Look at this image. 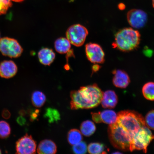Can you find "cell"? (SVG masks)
<instances>
[{"mask_svg": "<svg viewBox=\"0 0 154 154\" xmlns=\"http://www.w3.org/2000/svg\"><path fill=\"white\" fill-rule=\"evenodd\" d=\"M103 92L97 84L81 87L78 90L71 91V109H91L101 103Z\"/></svg>", "mask_w": 154, "mask_h": 154, "instance_id": "1", "label": "cell"}, {"mask_svg": "<svg viewBox=\"0 0 154 154\" xmlns=\"http://www.w3.org/2000/svg\"><path fill=\"white\" fill-rule=\"evenodd\" d=\"M113 48L123 52H129L137 49L140 41V35L138 31L131 28L121 29L115 35Z\"/></svg>", "mask_w": 154, "mask_h": 154, "instance_id": "2", "label": "cell"}, {"mask_svg": "<svg viewBox=\"0 0 154 154\" xmlns=\"http://www.w3.org/2000/svg\"><path fill=\"white\" fill-rule=\"evenodd\" d=\"M117 122L131 134H133L142 127L145 126L144 118L137 112L127 110L117 114Z\"/></svg>", "mask_w": 154, "mask_h": 154, "instance_id": "3", "label": "cell"}, {"mask_svg": "<svg viewBox=\"0 0 154 154\" xmlns=\"http://www.w3.org/2000/svg\"><path fill=\"white\" fill-rule=\"evenodd\" d=\"M109 137L112 145L121 151H130L132 135L127 131L117 122L109 125Z\"/></svg>", "mask_w": 154, "mask_h": 154, "instance_id": "4", "label": "cell"}, {"mask_svg": "<svg viewBox=\"0 0 154 154\" xmlns=\"http://www.w3.org/2000/svg\"><path fill=\"white\" fill-rule=\"evenodd\" d=\"M154 138V135L149 128L146 125L142 127L133 135L130 151L143 150L144 152L146 153L148 146Z\"/></svg>", "mask_w": 154, "mask_h": 154, "instance_id": "5", "label": "cell"}, {"mask_svg": "<svg viewBox=\"0 0 154 154\" xmlns=\"http://www.w3.org/2000/svg\"><path fill=\"white\" fill-rule=\"evenodd\" d=\"M88 34V31L85 27L80 24H76L67 29L66 35L71 44L79 47L83 45Z\"/></svg>", "mask_w": 154, "mask_h": 154, "instance_id": "6", "label": "cell"}, {"mask_svg": "<svg viewBox=\"0 0 154 154\" xmlns=\"http://www.w3.org/2000/svg\"><path fill=\"white\" fill-rule=\"evenodd\" d=\"M0 51L5 56L17 58L22 55L23 49L16 40L5 37L0 39Z\"/></svg>", "mask_w": 154, "mask_h": 154, "instance_id": "7", "label": "cell"}, {"mask_svg": "<svg viewBox=\"0 0 154 154\" xmlns=\"http://www.w3.org/2000/svg\"><path fill=\"white\" fill-rule=\"evenodd\" d=\"M85 52L88 60L91 63H103L105 62V53L99 44L92 43L87 44Z\"/></svg>", "mask_w": 154, "mask_h": 154, "instance_id": "8", "label": "cell"}, {"mask_svg": "<svg viewBox=\"0 0 154 154\" xmlns=\"http://www.w3.org/2000/svg\"><path fill=\"white\" fill-rule=\"evenodd\" d=\"M36 142L32 136L26 134L16 142V153L19 154H35L36 152Z\"/></svg>", "mask_w": 154, "mask_h": 154, "instance_id": "9", "label": "cell"}, {"mask_svg": "<svg viewBox=\"0 0 154 154\" xmlns=\"http://www.w3.org/2000/svg\"><path fill=\"white\" fill-rule=\"evenodd\" d=\"M127 19L131 26L136 29H140L145 26L147 20V15L141 10L132 9L127 14Z\"/></svg>", "mask_w": 154, "mask_h": 154, "instance_id": "10", "label": "cell"}, {"mask_svg": "<svg viewBox=\"0 0 154 154\" xmlns=\"http://www.w3.org/2000/svg\"><path fill=\"white\" fill-rule=\"evenodd\" d=\"M18 68L15 63L11 60H5L0 63V76L2 78L9 79L17 74Z\"/></svg>", "mask_w": 154, "mask_h": 154, "instance_id": "11", "label": "cell"}, {"mask_svg": "<svg viewBox=\"0 0 154 154\" xmlns=\"http://www.w3.org/2000/svg\"><path fill=\"white\" fill-rule=\"evenodd\" d=\"M114 76L112 82L113 85L117 88H125L130 84V80L127 73L121 70H115L112 72Z\"/></svg>", "mask_w": 154, "mask_h": 154, "instance_id": "12", "label": "cell"}, {"mask_svg": "<svg viewBox=\"0 0 154 154\" xmlns=\"http://www.w3.org/2000/svg\"><path fill=\"white\" fill-rule=\"evenodd\" d=\"M118 101V97L115 91L107 90L103 92L101 103L104 108L112 109L116 106Z\"/></svg>", "mask_w": 154, "mask_h": 154, "instance_id": "13", "label": "cell"}, {"mask_svg": "<svg viewBox=\"0 0 154 154\" xmlns=\"http://www.w3.org/2000/svg\"><path fill=\"white\" fill-rule=\"evenodd\" d=\"M38 57L40 62L42 64L49 66L54 60L55 54L52 50L44 48L38 52Z\"/></svg>", "mask_w": 154, "mask_h": 154, "instance_id": "14", "label": "cell"}, {"mask_svg": "<svg viewBox=\"0 0 154 154\" xmlns=\"http://www.w3.org/2000/svg\"><path fill=\"white\" fill-rule=\"evenodd\" d=\"M37 152L38 153L41 154H55L57 152V146L52 140H44L38 144Z\"/></svg>", "mask_w": 154, "mask_h": 154, "instance_id": "15", "label": "cell"}, {"mask_svg": "<svg viewBox=\"0 0 154 154\" xmlns=\"http://www.w3.org/2000/svg\"><path fill=\"white\" fill-rule=\"evenodd\" d=\"M54 47L57 52L64 54L70 51L71 45L70 42L67 38H60L55 41Z\"/></svg>", "mask_w": 154, "mask_h": 154, "instance_id": "16", "label": "cell"}, {"mask_svg": "<svg viewBox=\"0 0 154 154\" xmlns=\"http://www.w3.org/2000/svg\"><path fill=\"white\" fill-rule=\"evenodd\" d=\"M102 122L111 125L116 122L117 115L114 111L106 109L100 112Z\"/></svg>", "mask_w": 154, "mask_h": 154, "instance_id": "17", "label": "cell"}, {"mask_svg": "<svg viewBox=\"0 0 154 154\" xmlns=\"http://www.w3.org/2000/svg\"><path fill=\"white\" fill-rule=\"evenodd\" d=\"M82 134L86 137H89L93 134L96 130V127L93 122L87 120L83 122L80 126Z\"/></svg>", "mask_w": 154, "mask_h": 154, "instance_id": "18", "label": "cell"}, {"mask_svg": "<svg viewBox=\"0 0 154 154\" xmlns=\"http://www.w3.org/2000/svg\"><path fill=\"white\" fill-rule=\"evenodd\" d=\"M82 136L81 132L76 129L71 130L67 134V140L71 145H74L82 141Z\"/></svg>", "mask_w": 154, "mask_h": 154, "instance_id": "19", "label": "cell"}, {"mask_svg": "<svg viewBox=\"0 0 154 154\" xmlns=\"http://www.w3.org/2000/svg\"><path fill=\"white\" fill-rule=\"evenodd\" d=\"M46 97L43 92L35 91L32 94V104L36 107H41L45 103Z\"/></svg>", "mask_w": 154, "mask_h": 154, "instance_id": "20", "label": "cell"}, {"mask_svg": "<svg viewBox=\"0 0 154 154\" xmlns=\"http://www.w3.org/2000/svg\"><path fill=\"white\" fill-rule=\"evenodd\" d=\"M142 93L146 99L154 101V82H147L144 85L142 88Z\"/></svg>", "mask_w": 154, "mask_h": 154, "instance_id": "21", "label": "cell"}, {"mask_svg": "<svg viewBox=\"0 0 154 154\" xmlns=\"http://www.w3.org/2000/svg\"><path fill=\"white\" fill-rule=\"evenodd\" d=\"M105 149L103 144L96 142L90 143L88 147V152L92 154L106 153Z\"/></svg>", "mask_w": 154, "mask_h": 154, "instance_id": "22", "label": "cell"}, {"mask_svg": "<svg viewBox=\"0 0 154 154\" xmlns=\"http://www.w3.org/2000/svg\"><path fill=\"white\" fill-rule=\"evenodd\" d=\"M11 133V127L8 123L5 121H0V138L5 139L8 137Z\"/></svg>", "mask_w": 154, "mask_h": 154, "instance_id": "23", "label": "cell"}, {"mask_svg": "<svg viewBox=\"0 0 154 154\" xmlns=\"http://www.w3.org/2000/svg\"><path fill=\"white\" fill-rule=\"evenodd\" d=\"M45 116L48 119L50 122H56L60 119V114L57 109L48 108L46 109Z\"/></svg>", "mask_w": 154, "mask_h": 154, "instance_id": "24", "label": "cell"}, {"mask_svg": "<svg viewBox=\"0 0 154 154\" xmlns=\"http://www.w3.org/2000/svg\"><path fill=\"white\" fill-rule=\"evenodd\" d=\"M72 149L74 153L75 154H85L87 151L88 147L85 142L81 141L73 145Z\"/></svg>", "mask_w": 154, "mask_h": 154, "instance_id": "25", "label": "cell"}, {"mask_svg": "<svg viewBox=\"0 0 154 154\" xmlns=\"http://www.w3.org/2000/svg\"><path fill=\"white\" fill-rule=\"evenodd\" d=\"M144 121L148 128L154 130V110L150 111L147 113Z\"/></svg>", "mask_w": 154, "mask_h": 154, "instance_id": "26", "label": "cell"}, {"mask_svg": "<svg viewBox=\"0 0 154 154\" xmlns=\"http://www.w3.org/2000/svg\"><path fill=\"white\" fill-rule=\"evenodd\" d=\"M11 0H0V15L5 14L12 6Z\"/></svg>", "mask_w": 154, "mask_h": 154, "instance_id": "27", "label": "cell"}, {"mask_svg": "<svg viewBox=\"0 0 154 154\" xmlns=\"http://www.w3.org/2000/svg\"><path fill=\"white\" fill-rule=\"evenodd\" d=\"M92 119L94 122L97 123L102 122L101 119L100 112L98 113H92Z\"/></svg>", "mask_w": 154, "mask_h": 154, "instance_id": "28", "label": "cell"}, {"mask_svg": "<svg viewBox=\"0 0 154 154\" xmlns=\"http://www.w3.org/2000/svg\"><path fill=\"white\" fill-rule=\"evenodd\" d=\"M2 116L3 118L8 119L10 118L11 113L7 109H4L2 113Z\"/></svg>", "mask_w": 154, "mask_h": 154, "instance_id": "29", "label": "cell"}, {"mask_svg": "<svg viewBox=\"0 0 154 154\" xmlns=\"http://www.w3.org/2000/svg\"><path fill=\"white\" fill-rule=\"evenodd\" d=\"M39 110H38V109H36L34 112L32 113L31 115V119L32 120H34L37 118L38 114V112H39Z\"/></svg>", "mask_w": 154, "mask_h": 154, "instance_id": "30", "label": "cell"}, {"mask_svg": "<svg viewBox=\"0 0 154 154\" xmlns=\"http://www.w3.org/2000/svg\"><path fill=\"white\" fill-rule=\"evenodd\" d=\"M100 68V65L97 64L94 65L92 67V72H97L99 70Z\"/></svg>", "mask_w": 154, "mask_h": 154, "instance_id": "31", "label": "cell"}, {"mask_svg": "<svg viewBox=\"0 0 154 154\" xmlns=\"http://www.w3.org/2000/svg\"><path fill=\"white\" fill-rule=\"evenodd\" d=\"M17 121H18V123H19L20 125L22 124H23V123H25V120L23 118V117H19L18 119H17Z\"/></svg>", "mask_w": 154, "mask_h": 154, "instance_id": "32", "label": "cell"}, {"mask_svg": "<svg viewBox=\"0 0 154 154\" xmlns=\"http://www.w3.org/2000/svg\"><path fill=\"white\" fill-rule=\"evenodd\" d=\"M119 8L120 9H124L125 8V6L124 5H123V4H122V5H121V4L119 6Z\"/></svg>", "mask_w": 154, "mask_h": 154, "instance_id": "33", "label": "cell"}, {"mask_svg": "<svg viewBox=\"0 0 154 154\" xmlns=\"http://www.w3.org/2000/svg\"><path fill=\"white\" fill-rule=\"evenodd\" d=\"M11 1L16 2H20L23 1L24 0H11Z\"/></svg>", "mask_w": 154, "mask_h": 154, "instance_id": "34", "label": "cell"}, {"mask_svg": "<svg viewBox=\"0 0 154 154\" xmlns=\"http://www.w3.org/2000/svg\"><path fill=\"white\" fill-rule=\"evenodd\" d=\"M152 5L153 6L154 8V0H152Z\"/></svg>", "mask_w": 154, "mask_h": 154, "instance_id": "35", "label": "cell"}, {"mask_svg": "<svg viewBox=\"0 0 154 154\" xmlns=\"http://www.w3.org/2000/svg\"><path fill=\"white\" fill-rule=\"evenodd\" d=\"M2 153V151L1 149H0V154Z\"/></svg>", "mask_w": 154, "mask_h": 154, "instance_id": "36", "label": "cell"}, {"mask_svg": "<svg viewBox=\"0 0 154 154\" xmlns=\"http://www.w3.org/2000/svg\"><path fill=\"white\" fill-rule=\"evenodd\" d=\"M0 39H1V34H0Z\"/></svg>", "mask_w": 154, "mask_h": 154, "instance_id": "37", "label": "cell"}]
</instances>
